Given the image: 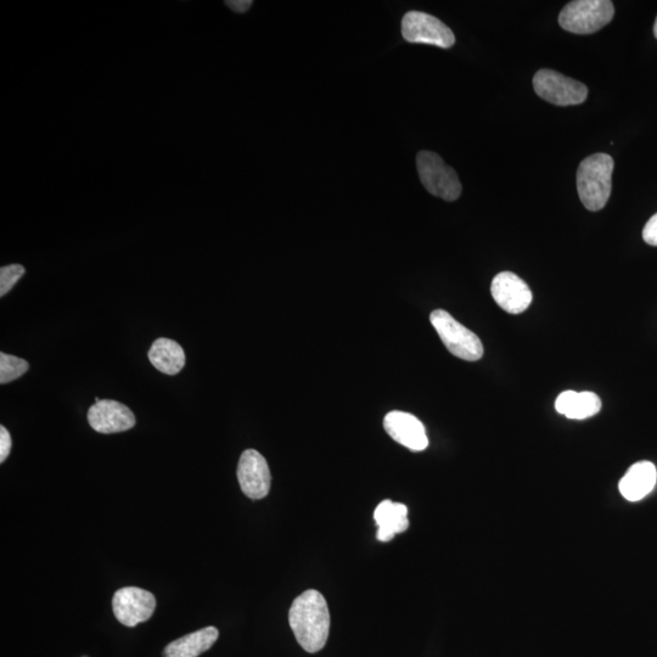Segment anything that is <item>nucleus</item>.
<instances>
[{
  "mask_svg": "<svg viewBox=\"0 0 657 657\" xmlns=\"http://www.w3.org/2000/svg\"><path fill=\"white\" fill-rule=\"evenodd\" d=\"M289 622L303 650L311 654L322 650L330 631V612L323 594L310 589L299 595L291 605Z\"/></svg>",
  "mask_w": 657,
  "mask_h": 657,
  "instance_id": "1",
  "label": "nucleus"
},
{
  "mask_svg": "<svg viewBox=\"0 0 657 657\" xmlns=\"http://www.w3.org/2000/svg\"><path fill=\"white\" fill-rule=\"evenodd\" d=\"M614 160L608 154H594L581 162L577 171V190L589 211L603 210L612 190Z\"/></svg>",
  "mask_w": 657,
  "mask_h": 657,
  "instance_id": "2",
  "label": "nucleus"
},
{
  "mask_svg": "<svg viewBox=\"0 0 657 657\" xmlns=\"http://www.w3.org/2000/svg\"><path fill=\"white\" fill-rule=\"evenodd\" d=\"M614 14L609 0H575L561 10L559 24L567 32L591 35L608 25Z\"/></svg>",
  "mask_w": 657,
  "mask_h": 657,
  "instance_id": "3",
  "label": "nucleus"
},
{
  "mask_svg": "<svg viewBox=\"0 0 657 657\" xmlns=\"http://www.w3.org/2000/svg\"><path fill=\"white\" fill-rule=\"evenodd\" d=\"M430 322L440 336L443 345L454 357L468 362H476L484 356V345L479 336L457 322L448 312L443 310L432 312Z\"/></svg>",
  "mask_w": 657,
  "mask_h": 657,
  "instance_id": "4",
  "label": "nucleus"
},
{
  "mask_svg": "<svg viewBox=\"0 0 657 657\" xmlns=\"http://www.w3.org/2000/svg\"><path fill=\"white\" fill-rule=\"evenodd\" d=\"M417 167L421 183L432 195L446 201H456L462 194L458 174L449 167L440 155L431 151H420Z\"/></svg>",
  "mask_w": 657,
  "mask_h": 657,
  "instance_id": "5",
  "label": "nucleus"
},
{
  "mask_svg": "<svg viewBox=\"0 0 657 657\" xmlns=\"http://www.w3.org/2000/svg\"><path fill=\"white\" fill-rule=\"evenodd\" d=\"M533 88L538 97L558 106L580 105L588 97L583 83L553 70H539L533 77Z\"/></svg>",
  "mask_w": 657,
  "mask_h": 657,
  "instance_id": "6",
  "label": "nucleus"
},
{
  "mask_svg": "<svg viewBox=\"0 0 657 657\" xmlns=\"http://www.w3.org/2000/svg\"><path fill=\"white\" fill-rule=\"evenodd\" d=\"M402 36L409 43L429 44L448 49L456 43L451 28L430 14L411 11L403 16Z\"/></svg>",
  "mask_w": 657,
  "mask_h": 657,
  "instance_id": "7",
  "label": "nucleus"
},
{
  "mask_svg": "<svg viewBox=\"0 0 657 657\" xmlns=\"http://www.w3.org/2000/svg\"><path fill=\"white\" fill-rule=\"evenodd\" d=\"M155 609V595L138 587L121 588L112 599L116 619L127 627H136L148 621Z\"/></svg>",
  "mask_w": 657,
  "mask_h": 657,
  "instance_id": "8",
  "label": "nucleus"
},
{
  "mask_svg": "<svg viewBox=\"0 0 657 657\" xmlns=\"http://www.w3.org/2000/svg\"><path fill=\"white\" fill-rule=\"evenodd\" d=\"M238 481L241 491L250 499H262L271 490V470L265 457L255 449L241 454L238 464Z\"/></svg>",
  "mask_w": 657,
  "mask_h": 657,
  "instance_id": "9",
  "label": "nucleus"
},
{
  "mask_svg": "<svg viewBox=\"0 0 657 657\" xmlns=\"http://www.w3.org/2000/svg\"><path fill=\"white\" fill-rule=\"evenodd\" d=\"M491 292L493 300L510 314L525 312L532 302V291L518 275L502 272L494 277Z\"/></svg>",
  "mask_w": 657,
  "mask_h": 657,
  "instance_id": "10",
  "label": "nucleus"
},
{
  "mask_svg": "<svg viewBox=\"0 0 657 657\" xmlns=\"http://www.w3.org/2000/svg\"><path fill=\"white\" fill-rule=\"evenodd\" d=\"M89 425L100 434L109 435L134 428L136 417L126 404L114 400H101L88 411Z\"/></svg>",
  "mask_w": 657,
  "mask_h": 657,
  "instance_id": "11",
  "label": "nucleus"
},
{
  "mask_svg": "<svg viewBox=\"0 0 657 657\" xmlns=\"http://www.w3.org/2000/svg\"><path fill=\"white\" fill-rule=\"evenodd\" d=\"M384 428L392 440L413 452L425 451L429 446L425 426L413 414L400 411L390 412L384 419Z\"/></svg>",
  "mask_w": 657,
  "mask_h": 657,
  "instance_id": "12",
  "label": "nucleus"
},
{
  "mask_svg": "<svg viewBox=\"0 0 657 657\" xmlns=\"http://www.w3.org/2000/svg\"><path fill=\"white\" fill-rule=\"evenodd\" d=\"M657 480L655 465L650 462H639L628 469L620 481V492L623 498L630 502H638L654 490Z\"/></svg>",
  "mask_w": 657,
  "mask_h": 657,
  "instance_id": "13",
  "label": "nucleus"
},
{
  "mask_svg": "<svg viewBox=\"0 0 657 657\" xmlns=\"http://www.w3.org/2000/svg\"><path fill=\"white\" fill-rule=\"evenodd\" d=\"M374 520L379 526L376 537L380 542H390L398 533L408 530V508L402 503H393L386 499L376 507Z\"/></svg>",
  "mask_w": 657,
  "mask_h": 657,
  "instance_id": "14",
  "label": "nucleus"
},
{
  "mask_svg": "<svg viewBox=\"0 0 657 657\" xmlns=\"http://www.w3.org/2000/svg\"><path fill=\"white\" fill-rule=\"evenodd\" d=\"M555 409L566 418L583 420L598 414L602 409V401L593 392L565 391L557 398Z\"/></svg>",
  "mask_w": 657,
  "mask_h": 657,
  "instance_id": "15",
  "label": "nucleus"
},
{
  "mask_svg": "<svg viewBox=\"0 0 657 657\" xmlns=\"http://www.w3.org/2000/svg\"><path fill=\"white\" fill-rule=\"evenodd\" d=\"M219 632L216 627L202 628L174 640L164 650V657H199L217 642Z\"/></svg>",
  "mask_w": 657,
  "mask_h": 657,
  "instance_id": "16",
  "label": "nucleus"
},
{
  "mask_svg": "<svg viewBox=\"0 0 657 657\" xmlns=\"http://www.w3.org/2000/svg\"><path fill=\"white\" fill-rule=\"evenodd\" d=\"M149 361L159 372L166 375H177L185 365V353L177 341L160 338L151 345L148 353Z\"/></svg>",
  "mask_w": 657,
  "mask_h": 657,
  "instance_id": "17",
  "label": "nucleus"
},
{
  "mask_svg": "<svg viewBox=\"0 0 657 657\" xmlns=\"http://www.w3.org/2000/svg\"><path fill=\"white\" fill-rule=\"evenodd\" d=\"M30 364L19 357L0 353V384L5 385L27 373Z\"/></svg>",
  "mask_w": 657,
  "mask_h": 657,
  "instance_id": "18",
  "label": "nucleus"
},
{
  "mask_svg": "<svg viewBox=\"0 0 657 657\" xmlns=\"http://www.w3.org/2000/svg\"><path fill=\"white\" fill-rule=\"evenodd\" d=\"M26 269L21 265L0 268V296L4 297L24 277Z\"/></svg>",
  "mask_w": 657,
  "mask_h": 657,
  "instance_id": "19",
  "label": "nucleus"
},
{
  "mask_svg": "<svg viewBox=\"0 0 657 657\" xmlns=\"http://www.w3.org/2000/svg\"><path fill=\"white\" fill-rule=\"evenodd\" d=\"M11 447H13V442H11L9 431L4 426H0V463H4L7 460L11 452Z\"/></svg>",
  "mask_w": 657,
  "mask_h": 657,
  "instance_id": "20",
  "label": "nucleus"
},
{
  "mask_svg": "<svg viewBox=\"0 0 657 657\" xmlns=\"http://www.w3.org/2000/svg\"><path fill=\"white\" fill-rule=\"evenodd\" d=\"M643 239L645 243L651 246H657V213L645 224Z\"/></svg>",
  "mask_w": 657,
  "mask_h": 657,
  "instance_id": "21",
  "label": "nucleus"
},
{
  "mask_svg": "<svg viewBox=\"0 0 657 657\" xmlns=\"http://www.w3.org/2000/svg\"><path fill=\"white\" fill-rule=\"evenodd\" d=\"M254 4L252 0H230L226 2V5L229 9L235 11V13L243 14L251 8V5Z\"/></svg>",
  "mask_w": 657,
  "mask_h": 657,
  "instance_id": "22",
  "label": "nucleus"
},
{
  "mask_svg": "<svg viewBox=\"0 0 657 657\" xmlns=\"http://www.w3.org/2000/svg\"><path fill=\"white\" fill-rule=\"evenodd\" d=\"M654 35L657 38V18H656L655 26H654Z\"/></svg>",
  "mask_w": 657,
  "mask_h": 657,
  "instance_id": "23",
  "label": "nucleus"
},
{
  "mask_svg": "<svg viewBox=\"0 0 657 657\" xmlns=\"http://www.w3.org/2000/svg\"><path fill=\"white\" fill-rule=\"evenodd\" d=\"M82 657H88V656H82Z\"/></svg>",
  "mask_w": 657,
  "mask_h": 657,
  "instance_id": "24",
  "label": "nucleus"
}]
</instances>
